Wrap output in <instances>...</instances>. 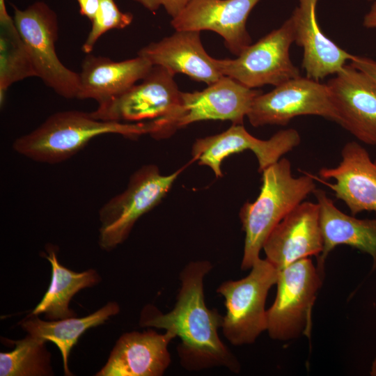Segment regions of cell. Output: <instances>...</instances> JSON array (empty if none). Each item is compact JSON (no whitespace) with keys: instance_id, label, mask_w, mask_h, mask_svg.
Returning a JSON list of instances; mask_svg holds the SVG:
<instances>
[{"instance_id":"cell-1","label":"cell","mask_w":376,"mask_h":376,"mask_svg":"<svg viewBox=\"0 0 376 376\" xmlns=\"http://www.w3.org/2000/svg\"><path fill=\"white\" fill-rule=\"evenodd\" d=\"M212 269L208 260L189 263L180 274V288L173 309L164 314L148 306L141 313L140 324L171 331L179 337L180 362L188 370L224 367L238 373L237 359L219 336L223 315L205 304L203 282Z\"/></svg>"},{"instance_id":"cell-2","label":"cell","mask_w":376,"mask_h":376,"mask_svg":"<svg viewBox=\"0 0 376 376\" xmlns=\"http://www.w3.org/2000/svg\"><path fill=\"white\" fill-rule=\"evenodd\" d=\"M160 128L157 120L119 123L95 118L91 113L63 111L51 115L36 129L16 139L13 148L33 161L56 164L72 157L96 136L117 134L136 138L149 134L155 137Z\"/></svg>"},{"instance_id":"cell-3","label":"cell","mask_w":376,"mask_h":376,"mask_svg":"<svg viewBox=\"0 0 376 376\" xmlns=\"http://www.w3.org/2000/svg\"><path fill=\"white\" fill-rule=\"evenodd\" d=\"M260 191L240 211L245 233L241 269H251L260 258L264 243L275 226L316 189L311 173L294 177L290 162L281 158L262 172Z\"/></svg>"},{"instance_id":"cell-4","label":"cell","mask_w":376,"mask_h":376,"mask_svg":"<svg viewBox=\"0 0 376 376\" xmlns=\"http://www.w3.org/2000/svg\"><path fill=\"white\" fill-rule=\"evenodd\" d=\"M278 275L279 269L260 258L246 276L224 281L218 287L217 292L224 297L226 308L221 329L230 344H252L267 331L265 301Z\"/></svg>"},{"instance_id":"cell-5","label":"cell","mask_w":376,"mask_h":376,"mask_svg":"<svg viewBox=\"0 0 376 376\" xmlns=\"http://www.w3.org/2000/svg\"><path fill=\"white\" fill-rule=\"evenodd\" d=\"M322 284V272L310 258L279 270L276 298L267 310L271 338L287 341L310 336L312 309Z\"/></svg>"},{"instance_id":"cell-6","label":"cell","mask_w":376,"mask_h":376,"mask_svg":"<svg viewBox=\"0 0 376 376\" xmlns=\"http://www.w3.org/2000/svg\"><path fill=\"white\" fill-rule=\"evenodd\" d=\"M13 20L32 61L36 77L60 96L77 98L79 74L68 68L56 55V13L44 1L24 10L13 6Z\"/></svg>"},{"instance_id":"cell-7","label":"cell","mask_w":376,"mask_h":376,"mask_svg":"<svg viewBox=\"0 0 376 376\" xmlns=\"http://www.w3.org/2000/svg\"><path fill=\"white\" fill-rule=\"evenodd\" d=\"M182 170L163 175L157 166L149 164L135 171L126 189L100 210L102 248L109 250L125 241L136 221L162 200Z\"/></svg>"},{"instance_id":"cell-8","label":"cell","mask_w":376,"mask_h":376,"mask_svg":"<svg viewBox=\"0 0 376 376\" xmlns=\"http://www.w3.org/2000/svg\"><path fill=\"white\" fill-rule=\"evenodd\" d=\"M174 75L153 65L142 82L122 95L99 104L91 114L95 118L119 123L164 120L169 136L176 130L175 121L181 104V93Z\"/></svg>"},{"instance_id":"cell-9","label":"cell","mask_w":376,"mask_h":376,"mask_svg":"<svg viewBox=\"0 0 376 376\" xmlns=\"http://www.w3.org/2000/svg\"><path fill=\"white\" fill-rule=\"evenodd\" d=\"M293 42L294 30L289 17L280 27L249 45L236 58H216V63L223 76L248 88L275 87L301 76L290 56Z\"/></svg>"},{"instance_id":"cell-10","label":"cell","mask_w":376,"mask_h":376,"mask_svg":"<svg viewBox=\"0 0 376 376\" xmlns=\"http://www.w3.org/2000/svg\"><path fill=\"white\" fill-rule=\"evenodd\" d=\"M300 116H318L334 122L336 112L327 84L299 76L260 93L253 100L247 118L253 127L285 125Z\"/></svg>"},{"instance_id":"cell-11","label":"cell","mask_w":376,"mask_h":376,"mask_svg":"<svg viewBox=\"0 0 376 376\" xmlns=\"http://www.w3.org/2000/svg\"><path fill=\"white\" fill-rule=\"evenodd\" d=\"M301 137L292 128L282 130L267 140L258 139L247 132L243 125L233 124L226 131L194 143L191 154L199 164L212 169L217 178L222 177L221 164L229 155L251 150L262 172L278 162L282 156L299 145Z\"/></svg>"},{"instance_id":"cell-12","label":"cell","mask_w":376,"mask_h":376,"mask_svg":"<svg viewBox=\"0 0 376 376\" xmlns=\"http://www.w3.org/2000/svg\"><path fill=\"white\" fill-rule=\"evenodd\" d=\"M261 0H191L171 24L175 31H212L226 47L238 56L251 44L246 24L253 8Z\"/></svg>"},{"instance_id":"cell-13","label":"cell","mask_w":376,"mask_h":376,"mask_svg":"<svg viewBox=\"0 0 376 376\" xmlns=\"http://www.w3.org/2000/svg\"><path fill=\"white\" fill-rule=\"evenodd\" d=\"M327 85L336 112V123L360 141L376 145V85L350 64H345Z\"/></svg>"},{"instance_id":"cell-14","label":"cell","mask_w":376,"mask_h":376,"mask_svg":"<svg viewBox=\"0 0 376 376\" xmlns=\"http://www.w3.org/2000/svg\"><path fill=\"white\" fill-rule=\"evenodd\" d=\"M263 249L266 259L281 270L323 249L318 203L303 201L272 230Z\"/></svg>"},{"instance_id":"cell-15","label":"cell","mask_w":376,"mask_h":376,"mask_svg":"<svg viewBox=\"0 0 376 376\" xmlns=\"http://www.w3.org/2000/svg\"><path fill=\"white\" fill-rule=\"evenodd\" d=\"M341 161L334 167H323L315 180L324 183L343 201L352 215L376 212V159L355 141L345 144Z\"/></svg>"},{"instance_id":"cell-16","label":"cell","mask_w":376,"mask_h":376,"mask_svg":"<svg viewBox=\"0 0 376 376\" xmlns=\"http://www.w3.org/2000/svg\"><path fill=\"white\" fill-rule=\"evenodd\" d=\"M260 93L226 76L201 91L182 92L175 127L208 120L243 125L253 100Z\"/></svg>"},{"instance_id":"cell-17","label":"cell","mask_w":376,"mask_h":376,"mask_svg":"<svg viewBox=\"0 0 376 376\" xmlns=\"http://www.w3.org/2000/svg\"><path fill=\"white\" fill-rule=\"evenodd\" d=\"M176 337L171 331L152 329L123 334L117 341L98 376H161L171 358L168 347Z\"/></svg>"},{"instance_id":"cell-18","label":"cell","mask_w":376,"mask_h":376,"mask_svg":"<svg viewBox=\"0 0 376 376\" xmlns=\"http://www.w3.org/2000/svg\"><path fill=\"white\" fill-rule=\"evenodd\" d=\"M137 55L173 75L182 73L208 86L224 77L217 68L216 58L205 50L200 31H176L171 36L142 47Z\"/></svg>"},{"instance_id":"cell-19","label":"cell","mask_w":376,"mask_h":376,"mask_svg":"<svg viewBox=\"0 0 376 376\" xmlns=\"http://www.w3.org/2000/svg\"><path fill=\"white\" fill-rule=\"evenodd\" d=\"M290 18L294 42L303 49L302 68L307 77L319 81L336 74L354 55L325 36L318 22V0H298Z\"/></svg>"},{"instance_id":"cell-20","label":"cell","mask_w":376,"mask_h":376,"mask_svg":"<svg viewBox=\"0 0 376 376\" xmlns=\"http://www.w3.org/2000/svg\"><path fill=\"white\" fill-rule=\"evenodd\" d=\"M152 67L149 61L138 55L134 58L113 61L87 54L81 64L77 98L93 99L98 105L107 102L143 79Z\"/></svg>"},{"instance_id":"cell-21","label":"cell","mask_w":376,"mask_h":376,"mask_svg":"<svg viewBox=\"0 0 376 376\" xmlns=\"http://www.w3.org/2000/svg\"><path fill=\"white\" fill-rule=\"evenodd\" d=\"M313 194L320 205L323 249L318 256V268L323 272L329 253L338 245H347L369 254L376 268V219H359L343 213L326 192L317 189Z\"/></svg>"},{"instance_id":"cell-22","label":"cell","mask_w":376,"mask_h":376,"mask_svg":"<svg viewBox=\"0 0 376 376\" xmlns=\"http://www.w3.org/2000/svg\"><path fill=\"white\" fill-rule=\"evenodd\" d=\"M116 302H109L95 313L83 318H68L61 320L44 321L37 317L24 320L22 326L29 336L40 340L51 341L61 351L64 373L71 375L68 368V356L79 336L91 327L103 324L109 317L119 312Z\"/></svg>"},{"instance_id":"cell-23","label":"cell","mask_w":376,"mask_h":376,"mask_svg":"<svg viewBox=\"0 0 376 376\" xmlns=\"http://www.w3.org/2000/svg\"><path fill=\"white\" fill-rule=\"evenodd\" d=\"M47 259L52 265L50 285L31 315L44 313L52 320L73 317L75 313L69 308L72 297L81 289L97 283L100 278L93 269L75 272L67 269L60 264L52 250L49 251Z\"/></svg>"},{"instance_id":"cell-24","label":"cell","mask_w":376,"mask_h":376,"mask_svg":"<svg viewBox=\"0 0 376 376\" xmlns=\"http://www.w3.org/2000/svg\"><path fill=\"white\" fill-rule=\"evenodd\" d=\"M0 103L4 104L6 93L14 83L36 77L25 45L13 18L0 19Z\"/></svg>"},{"instance_id":"cell-25","label":"cell","mask_w":376,"mask_h":376,"mask_svg":"<svg viewBox=\"0 0 376 376\" xmlns=\"http://www.w3.org/2000/svg\"><path fill=\"white\" fill-rule=\"evenodd\" d=\"M14 343L13 351L0 353L1 376L50 375L49 354L45 348V342L29 335Z\"/></svg>"},{"instance_id":"cell-26","label":"cell","mask_w":376,"mask_h":376,"mask_svg":"<svg viewBox=\"0 0 376 376\" xmlns=\"http://www.w3.org/2000/svg\"><path fill=\"white\" fill-rule=\"evenodd\" d=\"M133 20L131 13L120 10L114 0H100L96 15L91 22L92 26L81 47L85 54H91L99 38L111 29H123Z\"/></svg>"},{"instance_id":"cell-27","label":"cell","mask_w":376,"mask_h":376,"mask_svg":"<svg viewBox=\"0 0 376 376\" xmlns=\"http://www.w3.org/2000/svg\"><path fill=\"white\" fill-rule=\"evenodd\" d=\"M147 10L155 12L163 7L172 18L176 17L191 0H133Z\"/></svg>"},{"instance_id":"cell-28","label":"cell","mask_w":376,"mask_h":376,"mask_svg":"<svg viewBox=\"0 0 376 376\" xmlns=\"http://www.w3.org/2000/svg\"><path fill=\"white\" fill-rule=\"evenodd\" d=\"M350 65L363 72L376 85V61L365 56L354 55Z\"/></svg>"},{"instance_id":"cell-29","label":"cell","mask_w":376,"mask_h":376,"mask_svg":"<svg viewBox=\"0 0 376 376\" xmlns=\"http://www.w3.org/2000/svg\"><path fill=\"white\" fill-rule=\"evenodd\" d=\"M79 6V13L91 22L95 18L100 6V0H77Z\"/></svg>"},{"instance_id":"cell-30","label":"cell","mask_w":376,"mask_h":376,"mask_svg":"<svg viewBox=\"0 0 376 376\" xmlns=\"http://www.w3.org/2000/svg\"><path fill=\"white\" fill-rule=\"evenodd\" d=\"M363 26L367 29L376 28V1L372 4L369 11L365 15Z\"/></svg>"},{"instance_id":"cell-31","label":"cell","mask_w":376,"mask_h":376,"mask_svg":"<svg viewBox=\"0 0 376 376\" xmlns=\"http://www.w3.org/2000/svg\"><path fill=\"white\" fill-rule=\"evenodd\" d=\"M367 1H376V0H367Z\"/></svg>"}]
</instances>
